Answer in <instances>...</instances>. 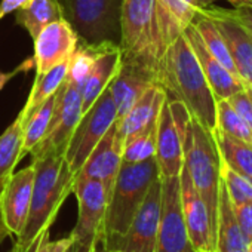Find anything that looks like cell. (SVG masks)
Wrapping results in <instances>:
<instances>
[{
	"instance_id": "obj_36",
	"label": "cell",
	"mask_w": 252,
	"mask_h": 252,
	"mask_svg": "<svg viewBox=\"0 0 252 252\" xmlns=\"http://www.w3.org/2000/svg\"><path fill=\"white\" fill-rule=\"evenodd\" d=\"M98 240H82V239H74L71 236V243L67 248L65 252H94L95 248L98 246Z\"/></svg>"
},
{
	"instance_id": "obj_41",
	"label": "cell",
	"mask_w": 252,
	"mask_h": 252,
	"mask_svg": "<svg viewBox=\"0 0 252 252\" xmlns=\"http://www.w3.org/2000/svg\"><path fill=\"white\" fill-rule=\"evenodd\" d=\"M233 8H252V0H227Z\"/></svg>"
},
{
	"instance_id": "obj_32",
	"label": "cell",
	"mask_w": 252,
	"mask_h": 252,
	"mask_svg": "<svg viewBox=\"0 0 252 252\" xmlns=\"http://www.w3.org/2000/svg\"><path fill=\"white\" fill-rule=\"evenodd\" d=\"M221 181L230 196L233 205H242L252 202V181L242 174L231 169L225 162L221 160Z\"/></svg>"
},
{
	"instance_id": "obj_21",
	"label": "cell",
	"mask_w": 252,
	"mask_h": 252,
	"mask_svg": "<svg viewBox=\"0 0 252 252\" xmlns=\"http://www.w3.org/2000/svg\"><path fill=\"white\" fill-rule=\"evenodd\" d=\"M197 11L194 0H156V20L163 52L193 23Z\"/></svg>"
},
{
	"instance_id": "obj_18",
	"label": "cell",
	"mask_w": 252,
	"mask_h": 252,
	"mask_svg": "<svg viewBox=\"0 0 252 252\" xmlns=\"http://www.w3.org/2000/svg\"><path fill=\"white\" fill-rule=\"evenodd\" d=\"M160 178L178 177L184 166L183 138L174 122L168 96L159 111L158 135H156V155Z\"/></svg>"
},
{
	"instance_id": "obj_28",
	"label": "cell",
	"mask_w": 252,
	"mask_h": 252,
	"mask_svg": "<svg viewBox=\"0 0 252 252\" xmlns=\"http://www.w3.org/2000/svg\"><path fill=\"white\" fill-rule=\"evenodd\" d=\"M191 24L194 26V29L200 34V37H202L206 49L212 54V57L218 63H221L230 73H233L234 76H237L236 68H234V64H233L231 57L228 54L227 45H225L221 33L218 32L217 26L214 24V21L197 11V14H196V17H194V20H193Z\"/></svg>"
},
{
	"instance_id": "obj_1",
	"label": "cell",
	"mask_w": 252,
	"mask_h": 252,
	"mask_svg": "<svg viewBox=\"0 0 252 252\" xmlns=\"http://www.w3.org/2000/svg\"><path fill=\"white\" fill-rule=\"evenodd\" d=\"M158 85L168 98L183 102L191 119L206 131H217V99L184 34L163 52L158 67Z\"/></svg>"
},
{
	"instance_id": "obj_30",
	"label": "cell",
	"mask_w": 252,
	"mask_h": 252,
	"mask_svg": "<svg viewBox=\"0 0 252 252\" xmlns=\"http://www.w3.org/2000/svg\"><path fill=\"white\" fill-rule=\"evenodd\" d=\"M158 120L140 132H135L123 140L122 163L144 162L156 155Z\"/></svg>"
},
{
	"instance_id": "obj_25",
	"label": "cell",
	"mask_w": 252,
	"mask_h": 252,
	"mask_svg": "<svg viewBox=\"0 0 252 252\" xmlns=\"http://www.w3.org/2000/svg\"><path fill=\"white\" fill-rule=\"evenodd\" d=\"M70 61V60H68ZM68 61L51 68L49 71L43 73V74H36L34 79V85L32 88V92L29 95V99L26 101V105L23 107V110L20 111V117L23 120V123L49 98L52 96L60 86L63 85V82L65 80L67 76V70H68Z\"/></svg>"
},
{
	"instance_id": "obj_22",
	"label": "cell",
	"mask_w": 252,
	"mask_h": 252,
	"mask_svg": "<svg viewBox=\"0 0 252 252\" xmlns=\"http://www.w3.org/2000/svg\"><path fill=\"white\" fill-rule=\"evenodd\" d=\"M166 99V94L160 85H152L146 92L137 99V102L131 107L119 122V129L123 137H129L135 132L143 131L152 123H155L159 117V111Z\"/></svg>"
},
{
	"instance_id": "obj_26",
	"label": "cell",
	"mask_w": 252,
	"mask_h": 252,
	"mask_svg": "<svg viewBox=\"0 0 252 252\" xmlns=\"http://www.w3.org/2000/svg\"><path fill=\"white\" fill-rule=\"evenodd\" d=\"M212 135L221 160L252 181V144L231 138L220 129H217Z\"/></svg>"
},
{
	"instance_id": "obj_12",
	"label": "cell",
	"mask_w": 252,
	"mask_h": 252,
	"mask_svg": "<svg viewBox=\"0 0 252 252\" xmlns=\"http://www.w3.org/2000/svg\"><path fill=\"white\" fill-rule=\"evenodd\" d=\"M199 12L214 21L227 45L239 79L246 86H252V36L249 32L234 17L231 9L214 5L199 9Z\"/></svg>"
},
{
	"instance_id": "obj_23",
	"label": "cell",
	"mask_w": 252,
	"mask_h": 252,
	"mask_svg": "<svg viewBox=\"0 0 252 252\" xmlns=\"http://www.w3.org/2000/svg\"><path fill=\"white\" fill-rule=\"evenodd\" d=\"M248 248L249 243L240 230L233 203L221 181L215 231V252H248Z\"/></svg>"
},
{
	"instance_id": "obj_14",
	"label": "cell",
	"mask_w": 252,
	"mask_h": 252,
	"mask_svg": "<svg viewBox=\"0 0 252 252\" xmlns=\"http://www.w3.org/2000/svg\"><path fill=\"white\" fill-rule=\"evenodd\" d=\"M33 42V63L36 67V74H43L68 61L80 40L73 27L61 18L46 26Z\"/></svg>"
},
{
	"instance_id": "obj_4",
	"label": "cell",
	"mask_w": 252,
	"mask_h": 252,
	"mask_svg": "<svg viewBox=\"0 0 252 252\" xmlns=\"http://www.w3.org/2000/svg\"><path fill=\"white\" fill-rule=\"evenodd\" d=\"M184 168L206 205L212 234L215 239L218 220V199L221 186V158L214 135L190 117L183 138Z\"/></svg>"
},
{
	"instance_id": "obj_8",
	"label": "cell",
	"mask_w": 252,
	"mask_h": 252,
	"mask_svg": "<svg viewBox=\"0 0 252 252\" xmlns=\"http://www.w3.org/2000/svg\"><path fill=\"white\" fill-rule=\"evenodd\" d=\"M83 114L82 92L65 80L57 91L55 108L43 140L30 152L32 158L45 155H64L67 144Z\"/></svg>"
},
{
	"instance_id": "obj_15",
	"label": "cell",
	"mask_w": 252,
	"mask_h": 252,
	"mask_svg": "<svg viewBox=\"0 0 252 252\" xmlns=\"http://www.w3.org/2000/svg\"><path fill=\"white\" fill-rule=\"evenodd\" d=\"M180 197L190 242L197 252H215V239L205 202L194 189L187 169L180 172Z\"/></svg>"
},
{
	"instance_id": "obj_37",
	"label": "cell",
	"mask_w": 252,
	"mask_h": 252,
	"mask_svg": "<svg viewBox=\"0 0 252 252\" xmlns=\"http://www.w3.org/2000/svg\"><path fill=\"white\" fill-rule=\"evenodd\" d=\"M29 3L30 0H2L0 2V20L12 12H17L18 9L24 8Z\"/></svg>"
},
{
	"instance_id": "obj_10",
	"label": "cell",
	"mask_w": 252,
	"mask_h": 252,
	"mask_svg": "<svg viewBox=\"0 0 252 252\" xmlns=\"http://www.w3.org/2000/svg\"><path fill=\"white\" fill-rule=\"evenodd\" d=\"M160 205L162 181L159 177L152 184L129 230L104 248L111 252H155L160 221Z\"/></svg>"
},
{
	"instance_id": "obj_3",
	"label": "cell",
	"mask_w": 252,
	"mask_h": 252,
	"mask_svg": "<svg viewBox=\"0 0 252 252\" xmlns=\"http://www.w3.org/2000/svg\"><path fill=\"white\" fill-rule=\"evenodd\" d=\"M159 177L155 158L138 163H122L107 202L99 239L102 246L126 234L152 184Z\"/></svg>"
},
{
	"instance_id": "obj_24",
	"label": "cell",
	"mask_w": 252,
	"mask_h": 252,
	"mask_svg": "<svg viewBox=\"0 0 252 252\" xmlns=\"http://www.w3.org/2000/svg\"><path fill=\"white\" fill-rule=\"evenodd\" d=\"M63 18L58 0H30V3L17 11V23L24 27L34 40L39 33L54 21Z\"/></svg>"
},
{
	"instance_id": "obj_19",
	"label": "cell",
	"mask_w": 252,
	"mask_h": 252,
	"mask_svg": "<svg viewBox=\"0 0 252 252\" xmlns=\"http://www.w3.org/2000/svg\"><path fill=\"white\" fill-rule=\"evenodd\" d=\"M183 34L189 40L215 99H227L245 88V83L237 76L230 73L221 63H218L212 57L193 24H190Z\"/></svg>"
},
{
	"instance_id": "obj_11",
	"label": "cell",
	"mask_w": 252,
	"mask_h": 252,
	"mask_svg": "<svg viewBox=\"0 0 252 252\" xmlns=\"http://www.w3.org/2000/svg\"><path fill=\"white\" fill-rule=\"evenodd\" d=\"M73 193L77 197V222L73 227L70 236L82 240H98L101 239L102 222L105 217L108 194L98 180L88 177H74Z\"/></svg>"
},
{
	"instance_id": "obj_45",
	"label": "cell",
	"mask_w": 252,
	"mask_h": 252,
	"mask_svg": "<svg viewBox=\"0 0 252 252\" xmlns=\"http://www.w3.org/2000/svg\"><path fill=\"white\" fill-rule=\"evenodd\" d=\"M248 252H252V242L249 243V248H248Z\"/></svg>"
},
{
	"instance_id": "obj_7",
	"label": "cell",
	"mask_w": 252,
	"mask_h": 252,
	"mask_svg": "<svg viewBox=\"0 0 252 252\" xmlns=\"http://www.w3.org/2000/svg\"><path fill=\"white\" fill-rule=\"evenodd\" d=\"M116 119V105L110 89L107 88L99 98L82 114L64 152V158L74 175L80 171L92 150L96 147Z\"/></svg>"
},
{
	"instance_id": "obj_34",
	"label": "cell",
	"mask_w": 252,
	"mask_h": 252,
	"mask_svg": "<svg viewBox=\"0 0 252 252\" xmlns=\"http://www.w3.org/2000/svg\"><path fill=\"white\" fill-rule=\"evenodd\" d=\"M70 243H71L70 234L67 237L58 239V240H51V230H46L37 239L32 252H65L67 248L70 246Z\"/></svg>"
},
{
	"instance_id": "obj_31",
	"label": "cell",
	"mask_w": 252,
	"mask_h": 252,
	"mask_svg": "<svg viewBox=\"0 0 252 252\" xmlns=\"http://www.w3.org/2000/svg\"><path fill=\"white\" fill-rule=\"evenodd\" d=\"M217 129L231 138L252 144V129L227 99H217Z\"/></svg>"
},
{
	"instance_id": "obj_42",
	"label": "cell",
	"mask_w": 252,
	"mask_h": 252,
	"mask_svg": "<svg viewBox=\"0 0 252 252\" xmlns=\"http://www.w3.org/2000/svg\"><path fill=\"white\" fill-rule=\"evenodd\" d=\"M196 5L199 9H205V8H209V6H214L215 2H218V0H194Z\"/></svg>"
},
{
	"instance_id": "obj_5",
	"label": "cell",
	"mask_w": 252,
	"mask_h": 252,
	"mask_svg": "<svg viewBox=\"0 0 252 252\" xmlns=\"http://www.w3.org/2000/svg\"><path fill=\"white\" fill-rule=\"evenodd\" d=\"M119 46L122 60L141 64L158 74L163 51L158 30L156 0H123Z\"/></svg>"
},
{
	"instance_id": "obj_13",
	"label": "cell",
	"mask_w": 252,
	"mask_h": 252,
	"mask_svg": "<svg viewBox=\"0 0 252 252\" xmlns=\"http://www.w3.org/2000/svg\"><path fill=\"white\" fill-rule=\"evenodd\" d=\"M34 181L33 163L18 172H12L0 190V214L11 236H21L32 205Z\"/></svg>"
},
{
	"instance_id": "obj_16",
	"label": "cell",
	"mask_w": 252,
	"mask_h": 252,
	"mask_svg": "<svg viewBox=\"0 0 252 252\" xmlns=\"http://www.w3.org/2000/svg\"><path fill=\"white\" fill-rule=\"evenodd\" d=\"M122 153L123 137L120 134L119 122L116 119L76 175L98 180L99 183H102L107 194L110 196L113 184L122 166Z\"/></svg>"
},
{
	"instance_id": "obj_6",
	"label": "cell",
	"mask_w": 252,
	"mask_h": 252,
	"mask_svg": "<svg viewBox=\"0 0 252 252\" xmlns=\"http://www.w3.org/2000/svg\"><path fill=\"white\" fill-rule=\"evenodd\" d=\"M63 18L86 45L120 43L123 0H58Z\"/></svg>"
},
{
	"instance_id": "obj_33",
	"label": "cell",
	"mask_w": 252,
	"mask_h": 252,
	"mask_svg": "<svg viewBox=\"0 0 252 252\" xmlns=\"http://www.w3.org/2000/svg\"><path fill=\"white\" fill-rule=\"evenodd\" d=\"M230 105L242 116V119L249 125L252 129V86H246L227 98Z\"/></svg>"
},
{
	"instance_id": "obj_39",
	"label": "cell",
	"mask_w": 252,
	"mask_h": 252,
	"mask_svg": "<svg viewBox=\"0 0 252 252\" xmlns=\"http://www.w3.org/2000/svg\"><path fill=\"white\" fill-rule=\"evenodd\" d=\"M3 183H5V181H0V190H2V186H3ZM8 236H11V234H9L8 228H6V225H5V222H3L2 214H0V245L3 243V240H5Z\"/></svg>"
},
{
	"instance_id": "obj_38",
	"label": "cell",
	"mask_w": 252,
	"mask_h": 252,
	"mask_svg": "<svg viewBox=\"0 0 252 252\" xmlns=\"http://www.w3.org/2000/svg\"><path fill=\"white\" fill-rule=\"evenodd\" d=\"M234 17L240 21V24L249 32L252 36V8H233Z\"/></svg>"
},
{
	"instance_id": "obj_40",
	"label": "cell",
	"mask_w": 252,
	"mask_h": 252,
	"mask_svg": "<svg viewBox=\"0 0 252 252\" xmlns=\"http://www.w3.org/2000/svg\"><path fill=\"white\" fill-rule=\"evenodd\" d=\"M21 68H18V70H15V71H11V73H2L0 71V91H2L3 88H5V85L20 71Z\"/></svg>"
},
{
	"instance_id": "obj_27",
	"label": "cell",
	"mask_w": 252,
	"mask_h": 252,
	"mask_svg": "<svg viewBox=\"0 0 252 252\" xmlns=\"http://www.w3.org/2000/svg\"><path fill=\"white\" fill-rule=\"evenodd\" d=\"M23 152V120L20 116L0 135V181H5L18 162L24 158Z\"/></svg>"
},
{
	"instance_id": "obj_17",
	"label": "cell",
	"mask_w": 252,
	"mask_h": 252,
	"mask_svg": "<svg viewBox=\"0 0 252 252\" xmlns=\"http://www.w3.org/2000/svg\"><path fill=\"white\" fill-rule=\"evenodd\" d=\"M158 83L156 71L131 61L122 60L120 67L111 83L108 85L111 98L116 105L117 119L120 120L137 99L149 89L152 85Z\"/></svg>"
},
{
	"instance_id": "obj_43",
	"label": "cell",
	"mask_w": 252,
	"mask_h": 252,
	"mask_svg": "<svg viewBox=\"0 0 252 252\" xmlns=\"http://www.w3.org/2000/svg\"><path fill=\"white\" fill-rule=\"evenodd\" d=\"M8 252H24V249H23V248H21L20 245H17V243L14 242V246H12V248H11V249H9Z\"/></svg>"
},
{
	"instance_id": "obj_9",
	"label": "cell",
	"mask_w": 252,
	"mask_h": 252,
	"mask_svg": "<svg viewBox=\"0 0 252 252\" xmlns=\"http://www.w3.org/2000/svg\"><path fill=\"white\" fill-rule=\"evenodd\" d=\"M160 181L162 205L155 252H197L190 242L183 217L180 197V175L160 178Z\"/></svg>"
},
{
	"instance_id": "obj_44",
	"label": "cell",
	"mask_w": 252,
	"mask_h": 252,
	"mask_svg": "<svg viewBox=\"0 0 252 252\" xmlns=\"http://www.w3.org/2000/svg\"><path fill=\"white\" fill-rule=\"evenodd\" d=\"M94 252H111V251H108V249H105L101 243H98V246L95 248V251Z\"/></svg>"
},
{
	"instance_id": "obj_35",
	"label": "cell",
	"mask_w": 252,
	"mask_h": 252,
	"mask_svg": "<svg viewBox=\"0 0 252 252\" xmlns=\"http://www.w3.org/2000/svg\"><path fill=\"white\" fill-rule=\"evenodd\" d=\"M233 208H234V214L240 225V230L245 239L248 240V243H251L252 242V202L233 205Z\"/></svg>"
},
{
	"instance_id": "obj_29",
	"label": "cell",
	"mask_w": 252,
	"mask_h": 252,
	"mask_svg": "<svg viewBox=\"0 0 252 252\" xmlns=\"http://www.w3.org/2000/svg\"><path fill=\"white\" fill-rule=\"evenodd\" d=\"M57 92L49 96L24 123H23V152L24 155L30 153L46 135L48 126L52 119L55 108Z\"/></svg>"
},
{
	"instance_id": "obj_2",
	"label": "cell",
	"mask_w": 252,
	"mask_h": 252,
	"mask_svg": "<svg viewBox=\"0 0 252 252\" xmlns=\"http://www.w3.org/2000/svg\"><path fill=\"white\" fill-rule=\"evenodd\" d=\"M32 159L34 181L30 212L21 236L15 239V243L24 252H32L37 239L46 230H51L60 208L73 193L76 177L64 155H45Z\"/></svg>"
},
{
	"instance_id": "obj_20",
	"label": "cell",
	"mask_w": 252,
	"mask_h": 252,
	"mask_svg": "<svg viewBox=\"0 0 252 252\" xmlns=\"http://www.w3.org/2000/svg\"><path fill=\"white\" fill-rule=\"evenodd\" d=\"M122 63V51L116 43L101 45L91 71L82 86V110L83 113L99 98V95L108 88L111 80L119 71Z\"/></svg>"
}]
</instances>
